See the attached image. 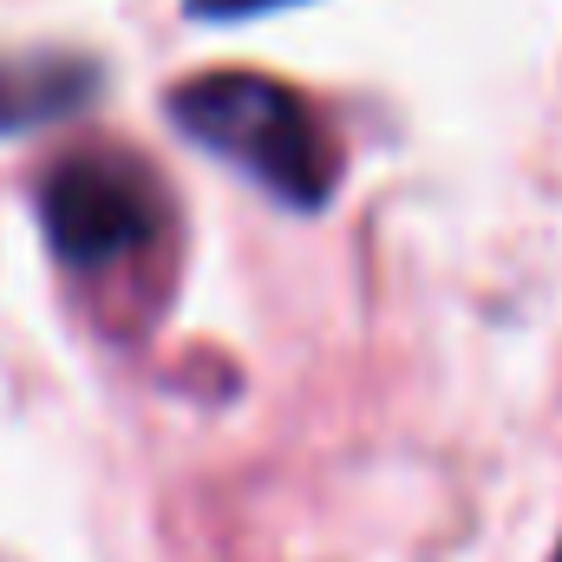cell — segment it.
<instances>
[{
  "label": "cell",
  "instance_id": "cell-1",
  "mask_svg": "<svg viewBox=\"0 0 562 562\" xmlns=\"http://www.w3.org/2000/svg\"><path fill=\"white\" fill-rule=\"evenodd\" d=\"M170 125L210 157L256 177L288 210H321L340 183V144L321 112L256 72H203L170 92Z\"/></svg>",
  "mask_w": 562,
  "mask_h": 562
},
{
  "label": "cell",
  "instance_id": "cell-2",
  "mask_svg": "<svg viewBox=\"0 0 562 562\" xmlns=\"http://www.w3.org/2000/svg\"><path fill=\"white\" fill-rule=\"evenodd\" d=\"M40 223L66 269H105L144 249L164 223V190L125 150L59 157L40 183Z\"/></svg>",
  "mask_w": 562,
  "mask_h": 562
},
{
  "label": "cell",
  "instance_id": "cell-3",
  "mask_svg": "<svg viewBox=\"0 0 562 562\" xmlns=\"http://www.w3.org/2000/svg\"><path fill=\"white\" fill-rule=\"evenodd\" d=\"M92 86H99V66H86V59H66V53H20L13 59V53H0V138L79 112Z\"/></svg>",
  "mask_w": 562,
  "mask_h": 562
},
{
  "label": "cell",
  "instance_id": "cell-4",
  "mask_svg": "<svg viewBox=\"0 0 562 562\" xmlns=\"http://www.w3.org/2000/svg\"><path fill=\"white\" fill-rule=\"evenodd\" d=\"M196 20H243V13H269V7H288V0H183Z\"/></svg>",
  "mask_w": 562,
  "mask_h": 562
}]
</instances>
